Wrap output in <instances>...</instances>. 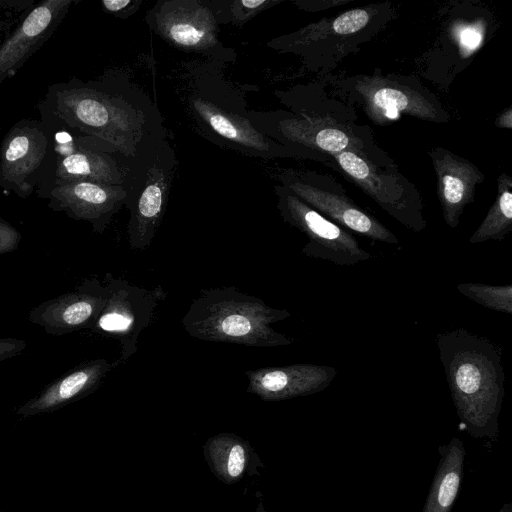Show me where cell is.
Here are the masks:
<instances>
[{
	"label": "cell",
	"mask_w": 512,
	"mask_h": 512,
	"mask_svg": "<svg viewBox=\"0 0 512 512\" xmlns=\"http://www.w3.org/2000/svg\"><path fill=\"white\" fill-rule=\"evenodd\" d=\"M56 157L41 121L22 119L4 136L0 148V186L26 198L53 177Z\"/></svg>",
	"instance_id": "8"
},
{
	"label": "cell",
	"mask_w": 512,
	"mask_h": 512,
	"mask_svg": "<svg viewBox=\"0 0 512 512\" xmlns=\"http://www.w3.org/2000/svg\"><path fill=\"white\" fill-rule=\"evenodd\" d=\"M225 64L204 58L183 62L176 70L175 94L189 125L209 142L243 155L263 160L296 157L253 127L246 117L245 93L226 78Z\"/></svg>",
	"instance_id": "2"
},
{
	"label": "cell",
	"mask_w": 512,
	"mask_h": 512,
	"mask_svg": "<svg viewBox=\"0 0 512 512\" xmlns=\"http://www.w3.org/2000/svg\"><path fill=\"white\" fill-rule=\"evenodd\" d=\"M114 366L105 359L91 361L52 384L39 397L21 407L18 414L28 416L50 411L91 392Z\"/></svg>",
	"instance_id": "20"
},
{
	"label": "cell",
	"mask_w": 512,
	"mask_h": 512,
	"mask_svg": "<svg viewBox=\"0 0 512 512\" xmlns=\"http://www.w3.org/2000/svg\"><path fill=\"white\" fill-rule=\"evenodd\" d=\"M274 190L282 219L308 238L302 254L338 266L355 265L373 257L350 232L323 216L292 191L281 184L275 185Z\"/></svg>",
	"instance_id": "11"
},
{
	"label": "cell",
	"mask_w": 512,
	"mask_h": 512,
	"mask_svg": "<svg viewBox=\"0 0 512 512\" xmlns=\"http://www.w3.org/2000/svg\"><path fill=\"white\" fill-rule=\"evenodd\" d=\"M438 467L422 512H451L457 498L464 470L463 442L453 437L439 447Z\"/></svg>",
	"instance_id": "21"
},
{
	"label": "cell",
	"mask_w": 512,
	"mask_h": 512,
	"mask_svg": "<svg viewBox=\"0 0 512 512\" xmlns=\"http://www.w3.org/2000/svg\"><path fill=\"white\" fill-rule=\"evenodd\" d=\"M106 280L109 297L96 320V328L119 341L123 362L137 352L139 336L151 324L167 292L160 284L145 289L110 274Z\"/></svg>",
	"instance_id": "12"
},
{
	"label": "cell",
	"mask_w": 512,
	"mask_h": 512,
	"mask_svg": "<svg viewBox=\"0 0 512 512\" xmlns=\"http://www.w3.org/2000/svg\"><path fill=\"white\" fill-rule=\"evenodd\" d=\"M153 33L174 48L224 63L234 62L236 52L223 45L208 0H159L146 13Z\"/></svg>",
	"instance_id": "6"
},
{
	"label": "cell",
	"mask_w": 512,
	"mask_h": 512,
	"mask_svg": "<svg viewBox=\"0 0 512 512\" xmlns=\"http://www.w3.org/2000/svg\"><path fill=\"white\" fill-rule=\"evenodd\" d=\"M436 343L464 429L475 438L495 439L505 394L501 349L463 328L438 333Z\"/></svg>",
	"instance_id": "3"
},
{
	"label": "cell",
	"mask_w": 512,
	"mask_h": 512,
	"mask_svg": "<svg viewBox=\"0 0 512 512\" xmlns=\"http://www.w3.org/2000/svg\"><path fill=\"white\" fill-rule=\"evenodd\" d=\"M246 117L260 133L285 146L296 157L302 156L303 150L329 155L349 150L370 159L360 135L336 120L285 111L248 110Z\"/></svg>",
	"instance_id": "7"
},
{
	"label": "cell",
	"mask_w": 512,
	"mask_h": 512,
	"mask_svg": "<svg viewBox=\"0 0 512 512\" xmlns=\"http://www.w3.org/2000/svg\"><path fill=\"white\" fill-rule=\"evenodd\" d=\"M36 192L48 199L54 210L87 220L98 232L104 231L112 217L126 205L128 195L124 186L88 181L52 182Z\"/></svg>",
	"instance_id": "14"
},
{
	"label": "cell",
	"mask_w": 512,
	"mask_h": 512,
	"mask_svg": "<svg viewBox=\"0 0 512 512\" xmlns=\"http://www.w3.org/2000/svg\"><path fill=\"white\" fill-rule=\"evenodd\" d=\"M480 41L481 36L478 31L473 28L465 30L461 35V43L468 49L477 47Z\"/></svg>",
	"instance_id": "29"
},
{
	"label": "cell",
	"mask_w": 512,
	"mask_h": 512,
	"mask_svg": "<svg viewBox=\"0 0 512 512\" xmlns=\"http://www.w3.org/2000/svg\"><path fill=\"white\" fill-rule=\"evenodd\" d=\"M337 375L328 365L290 364L247 370V392L263 401L308 396L326 389Z\"/></svg>",
	"instance_id": "17"
},
{
	"label": "cell",
	"mask_w": 512,
	"mask_h": 512,
	"mask_svg": "<svg viewBox=\"0 0 512 512\" xmlns=\"http://www.w3.org/2000/svg\"><path fill=\"white\" fill-rule=\"evenodd\" d=\"M37 107L44 125L96 138L130 159L167 137L156 104L124 72L54 83Z\"/></svg>",
	"instance_id": "1"
},
{
	"label": "cell",
	"mask_w": 512,
	"mask_h": 512,
	"mask_svg": "<svg viewBox=\"0 0 512 512\" xmlns=\"http://www.w3.org/2000/svg\"><path fill=\"white\" fill-rule=\"evenodd\" d=\"M0 129H1V127H0Z\"/></svg>",
	"instance_id": "33"
},
{
	"label": "cell",
	"mask_w": 512,
	"mask_h": 512,
	"mask_svg": "<svg viewBox=\"0 0 512 512\" xmlns=\"http://www.w3.org/2000/svg\"><path fill=\"white\" fill-rule=\"evenodd\" d=\"M280 184L334 223L373 241L398 245L399 239L377 218L359 207L345 191L331 188L328 179L314 172L280 171Z\"/></svg>",
	"instance_id": "13"
},
{
	"label": "cell",
	"mask_w": 512,
	"mask_h": 512,
	"mask_svg": "<svg viewBox=\"0 0 512 512\" xmlns=\"http://www.w3.org/2000/svg\"><path fill=\"white\" fill-rule=\"evenodd\" d=\"M45 127L56 157L54 174L48 184L88 181L125 187L132 159L96 138L62 127Z\"/></svg>",
	"instance_id": "9"
},
{
	"label": "cell",
	"mask_w": 512,
	"mask_h": 512,
	"mask_svg": "<svg viewBox=\"0 0 512 512\" xmlns=\"http://www.w3.org/2000/svg\"><path fill=\"white\" fill-rule=\"evenodd\" d=\"M73 0H46L37 4L19 27L0 45V84L13 77L52 36Z\"/></svg>",
	"instance_id": "16"
},
{
	"label": "cell",
	"mask_w": 512,
	"mask_h": 512,
	"mask_svg": "<svg viewBox=\"0 0 512 512\" xmlns=\"http://www.w3.org/2000/svg\"><path fill=\"white\" fill-rule=\"evenodd\" d=\"M512 180L507 174L498 178V194L469 244L503 240L512 231Z\"/></svg>",
	"instance_id": "22"
},
{
	"label": "cell",
	"mask_w": 512,
	"mask_h": 512,
	"mask_svg": "<svg viewBox=\"0 0 512 512\" xmlns=\"http://www.w3.org/2000/svg\"><path fill=\"white\" fill-rule=\"evenodd\" d=\"M178 162L167 137L142 150L130 164L125 207L127 233L133 250L149 247L165 215Z\"/></svg>",
	"instance_id": "5"
},
{
	"label": "cell",
	"mask_w": 512,
	"mask_h": 512,
	"mask_svg": "<svg viewBox=\"0 0 512 512\" xmlns=\"http://www.w3.org/2000/svg\"><path fill=\"white\" fill-rule=\"evenodd\" d=\"M331 157L356 186L403 226L414 232L426 228L422 196L405 177L383 170L353 151L346 150Z\"/></svg>",
	"instance_id": "10"
},
{
	"label": "cell",
	"mask_w": 512,
	"mask_h": 512,
	"mask_svg": "<svg viewBox=\"0 0 512 512\" xmlns=\"http://www.w3.org/2000/svg\"><path fill=\"white\" fill-rule=\"evenodd\" d=\"M203 452L211 472L227 485L241 481L246 475L259 474L258 468L263 467L251 444L234 433L210 437Z\"/></svg>",
	"instance_id": "19"
},
{
	"label": "cell",
	"mask_w": 512,
	"mask_h": 512,
	"mask_svg": "<svg viewBox=\"0 0 512 512\" xmlns=\"http://www.w3.org/2000/svg\"><path fill=\"white\" fill-rule=\"evenodd\" d=\"M19 239V233L8 223L0 219V252L14 248Z\"/></svg>",
	"instance_id": "27"
},
{
	"label": "cell",
	"mask_w": 512,
	"mask_h": 512,
	"mask_svg": "<svg viewBox=\"0 0 512 512\" xmlns=\"http://www.w3.org/2000/svg\"><path fill=\"white\" fill-rule=\"evenodd\" d=\"M282 0H208L217 24L243 27L261 12Z\"/></svg>",
	"instance_id": "23"
},
{
	"label": "cell",
	"mask_w": 512,
	"mask_h": 512,
	"mask_svg": "<svg viewBox=\"0 0 512 512\" xmlns=\"http://www.w3.org/2000/svg\"><path fill=\"white\" fill-rule=\"evenodd\" d=\"M496 125L500 128H512V109L508 107L496 119Z\"/></svg>",
	"instance_id": "30"
},
{
	"label": "cell",
	"mask_w": 512,
	"mask_h": 512,
	"mask_svg": "<svg viewBox=\"0 0 512 512\" xmlns=\"http://www.w3.org/2000/svg\"><path fill=\"white\" fill-rule=\"evenodd\" d=\"M437 177V195L446 225L456 228L467 205L474 201L476 186L484 180L469 160L442 147L428 152Z\"/></svg>",
	"instance_id": "18"
},
{
	"label": "cell",
	"mask_w": 512,
	"mask_h": 512,
	"mask_svg": "<svg viewBox=\"0 0 512 512\" xmlns=\"http://www.w3.org/2000/svg\"><path fill=\"white\" fill-rule=\"evenodd\" d=\"M255 512H266L262 500L258 502Z\"/></svg>",
	"instance_id": "32"
},
{
	"label": "cell",
	"mask_w": 512,
	"mask_h": 512,
	"mask_svg": "<svg viewBox=\"0 0 512 512\" xmlns=\"http://www.w3.org/2000/svg\"><path fill=\"white\" fill-rule=\"evenodd\" d=\"M290 316L287 310L270 307L232 285L202 289L190 304L182 325L188 335L199 340L275 348L294 342L271 327Z\"/></svg>",
	"instance_id": "4"
},
{
	"label": "cell",
	"mask_w": 512,
	"mask_h": 512,
	"mask_svg": "<svg viewBox=\"0 0 512 512\" xmlns=\"http://www.w3.org/2000/svg\"><path fill=\"white\" fill-rule=\"evenodd\" d=\"M372 18L369 9L356 8L330 19L334 35L347 36L361 31Z\"/></svg>",
	"instance_id": "25"
},
{
	"label": "cell",
	"mask_w": 512,
	"mask_h": 512,
	"mask_svg": "<svg viewBox=\"0 0 512 512\" xmlns=\"http://www.w3.org/2000/svg\"><path fill=\"white\" fill-rule=\"evenodd\" d=\"M16 348V343L8 341H0V359L2 356L7 355L11 350Z\"/></svg>",
	"instance_id": "31"
},
{
	"label": "cell",
	"mask_w": 512,
	"mask_h": 512,
	"mask_svg": "<svg viewBox=\"0 0 512 512\" xmlns=\"http://www.w3.org/2000/svg\"><path fill=\"white\" fill-rule=\"evenodd\" d=\"M355 88L363 99L367 114L375 123L383 124L400 114L428 121H448L447 114L434 98L398 80L361 77L356 81Z\"/></svg>",
	"instance_id": "15"
},
{
	"label": "cell",
	"mask_w": 512,
	"mask_h": 512,
	"mask_svg": "<svg viewBox=\"0 0 512 512\" xmlns=\"http://www.w3.org/2000/svg\"><path fill=\"white\" fill-rule=\"evenodd\" d=\"M459 293L477 304L508 315L512 314V285H489L483 283H460Z\"/></svg>",
	"instance_id": "24"
},
{
	"label": "cell",
	"mask_w": 512,
	"mask_h": 512,
	"mask_svg": "<svg viewBox=\"0 0 512 512\" xmlns=\"http://www.w3.org/2000/svg\"><path fill=\"white\" fill-rule=\"evenodd\" d=\"M349 1L344 0H328V1H295L294 4L297 5L300 9L305 11H317L322 9H329L331 7L345 4Z\"/></svg>",
	"instance_id": "28"
},
{
	"label": "cell",
	"mask_w": 512,
	"mask_h": 512,
	"mask_svg": "<svg viewBox=\"0 0 512 512\" xmlns=\"http://www.w3.org/2000/svg\"><path fill=\"white\" fill-rule=\"evenodd\" d=\"M142 4V0H103L102 8L115 17L127 19L133 16Z\"/></svg>",
	"instance_id": "26"
}]
</instances>
